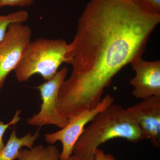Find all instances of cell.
Segmentation results:
<instances>
[{"label": "cell", "instance_id": "7c38bea8", "mask_svg": "<svg viewBox=\"0 0 160 160\" xmlns=\"http://www.w3.org/2000/svg\"><path fill=\"white\" fill-rule=\"evenodd\" d=\"M21 110H17L13 118L9 122L5 124L0 121V151L2 150L5 146V145L3 141V136L6 130L9 128L11 125H15L18 122H19L21 118L20 117Z\"/></svg>", "mask_w": 160, "mask_h": 160}, {"label": "cell", "instance_id": "277c9868", "mask_svg": "<svg viewBox=\"0 0 160 160\" xmlns=\"http://www.w3.org/2000/svg\"><path fill=\"white\" fill-rule=\"evenodd\" d=\"M32 31L22 23L10 24L0 43V90L8 75L22 61L31 43Z\"/></svg>", "mask_w": 160, "mask_h": 160}, {"label": "cell", "instance_id": "8992f818", "mask_svg": "<svg viewBox=\"0 0 160 160\" xmlns=\"http://www.w3.org/2000/svg\"><path fill=\"white\" fill-rule=\"evenodd\" d=\"M68 72V68L63 67L51 79L37 87L42 103L39 112L28 119L27 124L39 126L53 125L61 128L68 124L69 119L60 115L57 109L60 88Z\"/></svg>", "mask_w": 160, "mask_h": 160}, {"label": "cell", "instance_id": "4fadbf2b", "mask_svg": "<svg viewBox=\"0 0 160 160\" xmlns=\"http://www.w3.org/2000/svg\"><path fill=\"white\" fill-rule=\"evenodd\" d=\"M35 0H0V8L4 6H19L23 7L29 6Z\"/></svg>", "mask_w": 160, "mask_h": 160}, {"label": "cell", "instance_id": "30bf717a", "mask_svg": "<svg viewBox=\"0 0 160 160\" xmlns=\"http://www.w3.org/2000/svg\"><path fill=\"white\" fill-rule=\"evenodd\" d=\"M60 154V152L57 146L50 145L45 147L40 145L29 149H20L17 159L59 160Z\"/></svg>", "mask_w": 160, "mask_h": 160}, {"label": "cell", "instance_id": "52a82bcc", "mask_svg": "<svg viewBox=\"0 0 160 160\" xmlns=\"http://www.w3.org/2000/svg\"><path fill=\"white\" fill-rule=\"evenodd\" d=\"M130 64L135 76L130 81L133 87L132 95L145 99L160 96V61L147 62L139 57Z\"/></svg>", "mask_w": 160, "mask_h": 160}, {"label": "cell", "instance_id": "8fae6325", "mask_svg": "<svg viewBox=\"0 0 160 160\" xmlns=\"http://www.w3.org/2000/svg\"><path fill=\"white\" fill-rule=\"evenodd\" d=\"M28 18V12L25 10L16 12L5 16L0 15V43L4 39L10 24L25 22Z\"/></svg>", "mask_w": 160, "mask_h": 160}, {"label": "cell", "instance_id": "5b68a950", "mask_svg": "<svg viewBox=\"0 0 160 160\" xmlns=\"http://www.w3.org/2000/svg\"><path fill=\"white\" fill-rule=\"evenodd\" d=\"M114 102L110 95L107 94L100 104L94 109L86 110L69 119V122L64 128L53 133L45 135L46 142L54 144L60 141L62 145V150L59 160H67L73 154L76 143L84 132L85 126L92 121L96 116Z\"/></svg>", "mask_w": 160, "mask_h": 160}, {"label": "cell", "instance_id": "7a4b0ae2", "mask_svg": "<svg viewBox=\"0 0 160 160\" xmlns=\"http://www.w3.org/2000/svg\"><path fill=\"white\" fill-rule=\"evenodd\" d=\"M121 138L138 142L145 138L127 109L113 103L98 113L76 143L73 154L84 158L94 157L95 150L107 141Z\"/></svg>", "mask_w": 160, "mask_h": 160}, {"label": "cell", "instance_id": "3957f363", "mask_svg": "<svg viewBox=\"0 0 160 160\" xmlns=\"http://www.w3.org/2000/svg\"><path fill=\"white\" fill-rule=\"evenodd\" d=\"M68 46L62 39L39 38L31 42L14 70L18 82H27L36 74L41 75L45 81L51 79L60 66L66 62Z\"/></svg>", "mask_w": 160, "mask_h": 160}, {"label": "cell", "instance_id": "ba28073f", "mask_svg": "<svg viewBox=\"0 0 160 160\" xmlns=\"http://www.w3.org/2000/svg\"><path fill=\"white\" fill-rule=\"evenodd\" d=\"M145 138L152 146H160V96H153L127 108Z\"/></svg>", "mask_w": 160, "mask_h": 160}, {"label": "cell", "instance_id": "6da1fadb", "mask_svg": "<svg viewBox=\"0 0 160 160\" xmlns=\"http://www.w3.org/2000/svg\"><path fill=\"white\" fill-rule=\"evenodd\" d=\"M160 22V11L140 0H91L68 44L72 71L60 88V113L70 118L96 107L115 76L142 57Z\"/></svg>", "mask_w": 160, "mask_h": 160}, {"label": "cell", "instance_id": "2e32d148", "mask_svg": "<svg viewBox=\"0 0 160 160\" xmlns=\"http://www.w3.org/2000/svg\"><path fill=\"white\" fill-rule=\"evenodd\" d=\"M67 160H95V159L94 157L88 158H84L77 156L72 154Z\"/></svg>", "mask_w": 160, "mask_h": 160}, {"label": "cell", "instance_id": "9c48e42d", "mask_svg": "<svg viewBox=\"0 0 160 160\" xmlns=\"http://www.w3.org/2000/svg\"><path fill=\"white\" fill-rule=\"evenodd\" d=\"M39 129L33 135L29 133L22 138H18L16 131L13 129L8 142L0 151V160H14L17 159L19 152L22 147L26 146L29 149L40 136Z\"/></svg>", "mask_w": 160, "mask_h": 160}, {"label": "cell", "instance_id": "5bb4252c", "mask_svg": "<svg viewBox=\"0 0 160 160\" xmlns=\"http://www.w3.org/2000/svg\"><path fill=\"white\" fill-rule=\"evenodd\" d=\"M94 157L95 160H117L110 153H106L102 149L98 148L94 151Z\"/></svg>", "mask_w": 160, "mask_h": 160}, {"label": "cell", "instance_id": "9a60e30c", "mask_svg": "<svg viewBox=\"0 0 160 160\" xmlns=\"http://www.w3.org/2000/svg\"><path fill=\"white\" fill-rule=\"evenodd\" d=\"M160 11V0H140Z\"/></svg>", "mask_w": 160, "mask_h": 160}]
</instances>
